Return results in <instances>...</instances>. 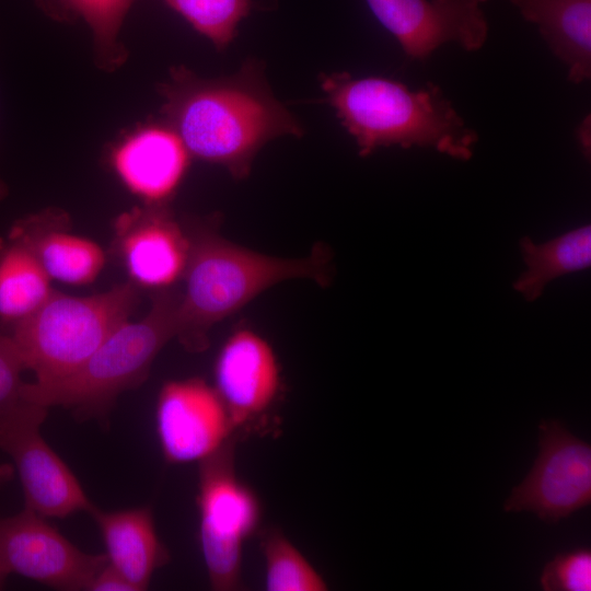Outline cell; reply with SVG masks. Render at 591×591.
Returning <instances> with one entry per match:
<instances>
[{"label":"cell","instance_id":"cell-19","mask_svg":"<svg viewBox=\"0 0 591 591\" xmlns=\"http://www.w3.org/2000/svg\"><path fill=\"white\" fill-rule=\"evenodd\" d=\"M520 247L526 270L514 281L513 289L531 302L552 280L590 267L591 227L577 228L541 244L524 236Z\"/></svg>","mask_w":591,"mask_h":591},{"label":"cell","instance_id":"cell-23","mask_svg":"<svg viewBox=\"0 0 591 591\" xmlns=\"http://www.w3.org/2000/svg\"><path fill=\"white\" fill-rule=\"evenodd\" d=\"M540 586L544 591H590V547L558 553L544 566Z\"/></svg>","mask_w":591,"mask_h":591},{"label":"cell","instance_id":"cell-15","mask_svg":"<svg viewBox=\"0 0 591 591\" xmlns=\"http://www.w3.org/2000/svg\"><path fill=\"white\" fill-rule=\"evenodd\" d=\"M90 514L100 530L108 563L136 591L146 590L154 571L170 560L157 533L151 509L103 511L94 507Z\"/></svg>","mask_w":591,"mask_h":591},{"label":"cell","instance_id":"cell-30","mask_svg":"<svg viewBox=\"0 0 591 591\" xmlns=\"http://www.w3.org/2000/svg\"><path fill=\"white\" fill-rule=\"evenodd\" d=\"M478 1H479V2H484V1H486V0H478Z\"/></svg>","mask_w":591,"mask_h":591},{"label":"cell","instance_id":"cell-16","mask_svg":"<svg viewBox=\"0 0 591 591\" xmlns=\"http://www.w3.org/2000/svg\"><path fill=\"white\" fill-rule=\"evenodd\" d=\"M62 217L44 212L18 221L10 234L24 242L36 255L50 279L86 285L96 279L105 264L103 248L94 241L69 233Z\"/></svg>","mask_w":591,"mask_h":591},{"label":"cell","instance_id":"cell-2","mask_svg":"<svg viewBox=\"0 0 591 591\" xmlns=\"http://www.w3.org/2000/svg\"><path fill=\"white\" fill-rule=\"evenodd\" d=\"M321 86L361 157L391 146L433 149L457 160L473 155L477 132L432 83L410 90L387 78L334 72L321 76Z\"/></svg>","mask_w":591,"mask_h":591},{"label":"cell","instance_id":"cell-6","mask_svg":"<svg viewBox=\"0 0 591 591\" xmlns=\"http://www.w3.org/2000/svg\"><path fill=\"white\" fill-rule=\"evenodd\" d=\"M234 438L198 462L199 544L217 591L242 586L243 545L262 521L259 498L236 474Z\"/></svg>","mask_w":591,"mask_h":591},{"label":"cell","instance_id":"cell-13","mask_svg":"<svg viewBox=\"0 0 591 591\" xmlns=\"http://www.w3.org/2000/svg\"><path fill=\"white\" fill-rule=\"evenodd\" d=\"M116 228L121 258L136 286L159 291L183 278L190 237L164 204L134 209L118 219Z\"/></svg>","mask_w":591,"mask_h":591},{"label":"cell","instance_id":"cell-24","mask_svg":"<svg viewBox=\"0 0 591 591\" xmlns=\"http://www.w3.org/2000/svg\"><path fill=\"white\" fill-rule=\"evenodd\" d=\"M27 370L24 360L9 334H0V409L22 396L23 372Z\"/></svg>","mask_w":591,"mask_h":591},{"label":"cell","instance_id":"cell-12","mask_svg":"<svg viewBox=\"0 0 591 591\" xmlns=\"http://www.w3.org/2000/svg\"><path fill=\"white\" fill-rule=\"evenodd\" d=\"M213 376V387L235 431L266 413L281 385L273 347L247 328L234 332L225 340L217 356Z\"/></svg>","mask_w":591,"mask_h":591},{"label":"cell","instance_id":"cell-28","mask_svg":"<svg viewBox=\"0 0 591 591\" xmlns=\"http://www.w3.org/2000/svg\"><path fill=\"white\" fill-rule=\"evenodd\" d=\"M8 195V187L5 183L0 178V201L3 200Z\"/></svg>","mask_w":591,"mask_h":591},{"label":"cell","instance_id":"cell-1","mask_svg":"<svg viewBox=\"0 0 591 591\" xmlns=\"http://www.w3.org/2000/svg\"><path fill=\"white\" fill-rule=\"evenodd\" d=\"M164 123L192 157L248 176L259 150L281 136L301 137L294 116L273 95L263 66L250 59L230 77L204 79L184 66L160 84Z\"/></svg>","mask_w":591,"mask_h":591},{"label":"cell","instance_id":"cell-18","mask_svg":"<svg viewBox=\"0 0 591 591\" xmlns=\"http://www.w3.org/2000/svg\"><path fill=\"white\" fill-rule=\"evenodd\" d=\"M50 278L34 252L9 234L0 240V321L10 327L32 314L53 293Z\"/></svg>","mask_w":591,"mask_h":591},{"label":"cell","instance_id":"cell-22","mask_svg":"<svg viewBox=\"0 0 591 591\" xmlns=\"http://www.w3.org/2000/svg\"><path fill=\"white\" fill-rule=\"evenodd\" d=\"M216 48L234 39L240 22L251 11V0H164Z\"/></svg>","mask_w":591,"mask_h":591},{"label":"cell","instance_id":"cell-14","mask_svg":"<svg viewBox=\"0 0 591 591\" xmlns=\"http://www.w3.org/2000/svg\"><path fill=\"white\" fill-rule=\"evenodd\" d=\"M190 153L165 123L138 127L113 149L111 165L146 205L164 204L183 181Z\"/></svg>","mask_w":591,"mask_h":591},{"label":"cell","instance_id":"cell-5","mask_svg":"<svg viewBox=\"0 0 591 591\" xmlns=\"http://www.w3.org/2000/svg\"><path fill=\"white\" fill-rule=\"evenodd\" d=\"M139 300L132 281L88 297L53 291L32 314L11 326L33 383L47 385L74 373L124 321Z\"/></svg>","mask_w":591,"mask_h":591},{"label":"cell","instance_id":"cell-29","mask_svg":"<svg viewBox=\"0 0 591 591\" xmlns=\"http://www.w3.org/2000/svg\"><path fill=\"white\" fill-rule=\"evenodd\" d=\"M8 575L0 568V588L3 586L4 580L7 579Z\"/></svg>","mask_w":591,"mask_h":591},{"label":"cell","instance_id":"cell-27","mask_svg":"<svg viewBox=\"0 0 591 591\" xmlns=\"http://www.w3.org/2000/svg\"><path fill=\"white\" fill-rule=\"evenodd\" d=\"M14 472L13 465L0 462V489L13 478Z\"/></svg>","mask_w":591,"mask_h":591},{"label":"cell","instance_id":"cell-20","mask_svg":"<svg viewBox=\"0 0 591 591\" xmlns=\"http://www.w3.org/2000/svg\"><path fill=\"white\" fill-rule=\"evenodd\" d=\"M38 7L59 21L82 19L91 30L96 66L112 72L121 67L128 51L119 33L135 0H36Z\"/></svg>","mask_w":591,"mask_h":591},{"label":"cell","instance_id":"cell-9","mask_svg":"<svg viewBox=\"0 0 591 591\" xmlns=\"http://www.w3.org/2000/svg\"><path fill=\"white\" fill-rule=\"evenodd\" d=\"M106 563L105 554L82 552L31 509L0 514V568L8 576L16 573L57 590H88Z\"/></svg>","mask_w":591,"mask_h":591},{"label":"cell","instance_id":"cell-21","mask_svg":"<svg viewBox=\"0 0 591 591\" xmlns=\"http://www.w3.org/2000/svg\"><path fill=\"white\" fill-rule=\"evenodd\" d=\"M267 591H326L328 586L306 557L278 529L260 538Z\"/></svg>","mask_w":591,"mask_h":591},{"label":"cell","instance_id":"cell-4","mask_svg":"<svg viewBox=\"0 0 591 591\" xmlns=\"http://www.w3.org/2000/svg\"><path fill=\"white\" fill-rule=\"evenodd\" d=\"M181 292L159 290L149 312L126 320L70 376L47 385L24 383L22 396L47 408L61 406L81 419L106 421L117 396L144 381L150 367L172 338Z\"/></svg>","mask_w":591,"mask_h":591},{"label":"cell","instance_id":"cell-8","mask_svg":"<svg viewBox=\"0 0 591 591\" xmlns=\"http://www.w3.org/2000/svg\"><path fill=\"white\" fill-rule=\"evenodd\" d=\"M538 431L540 453L503 510L532 511L557 523L591 502V445L557 419L542 420Z\"/></svg>","mask_w":591,"mask_h":591},{"label":"cell","instance_id":"cell-10","mask_svg":"<svg viewBox=\"0 0 591 591\" xmlns=\"http://www.w3.org/2000/svg\"><path fill=\"white\" fill-rule=\"evenodd\" d=\"M155 430L170 464L200 462L235 432L215 387L198 378L163 384L157 399Z\"/></svg>","mask_w":591,"mask_h":591},{"label":"cell","instance_id":"cell-11","mask_svg":"<svg viewBox=\"0 0 591 591\" xmlns=\"http://www.w3.org/2000/svg\"><path fill=\"white\" fill-rule=\"evenodd\" d=\"M366 1L412 59L425 60L447 43L475 51L488 38V22L478 0Z\"/></svg>","mask_w":591,"mask_h":591},{"label":"cell","instance_id":"cell-17","mask_svg":"<svg viewBox=\"0 0 591 591\" xmlns=\"http://www.w3.org/2000/svg\"><path fill=\"white\" fill-rule=\"evenodd\" d=\"M535 24L568 70V79L580 84L591 77V0H509Z\"/></svg>","mask_w":591,"mask_h":591},{"label":"cell","instance_id":"cell-25","mask_svg":"<svg viewBox=\"0 0 591 591\" xmlns=\"http://www.w3.org/2000/svg\"><path fill=\"white\" fill-rule=\"evenodd\" d=\"M88 591H136L131 583L107 563L92 578Z\"/></svg>","mask_w":591,"mask_h":591},{"label":"cell","instance_id":"cell-26","mask_svg":"<svg viewBox=\"0 0 591 591\" xmlns=\"http://www.w3.org/2000/svg\"><path fill=\"white\" fill-rule=\"evenodd\" d=\"M577 138L586 157L590 155V118L586 117L577 128Z\"/></svg>","mask_w":591,"mask_h":591},{"label":"cell","instance_id":"cell-3","mask_svg":"<svg viewBox=\"0 0 591 591\" xmlns=\"http://www.w3.org/2000/svg\"><path fill=\"white\" fill-rule=\"evenodd\" d=\"M190 237V236H189ZM331 253L314 246L301 258H281L240 246L215 230L190 237L176 315V338L185 349L200 352L209 346L213 325L235 314L258 294L289 279L331 282Z\"/></svg>","mask_w":591,"mask_h":591},{"label":"cell","instance_id":"cell-7","mask_svg":"<svg viewBox=\"0 0 591 591\" xmlns=\"http://www.w3.org/2000/svg\"><path fill=\"white\" fill-rule=\"evenodd\" d=\"M48 408L22 397L0 409V450L10 455L25 508L46 518H67L95 507L78 478L49 447L40 427Z\"/></svg>","mask_w":591,"mask_h":591}]
</instances>
